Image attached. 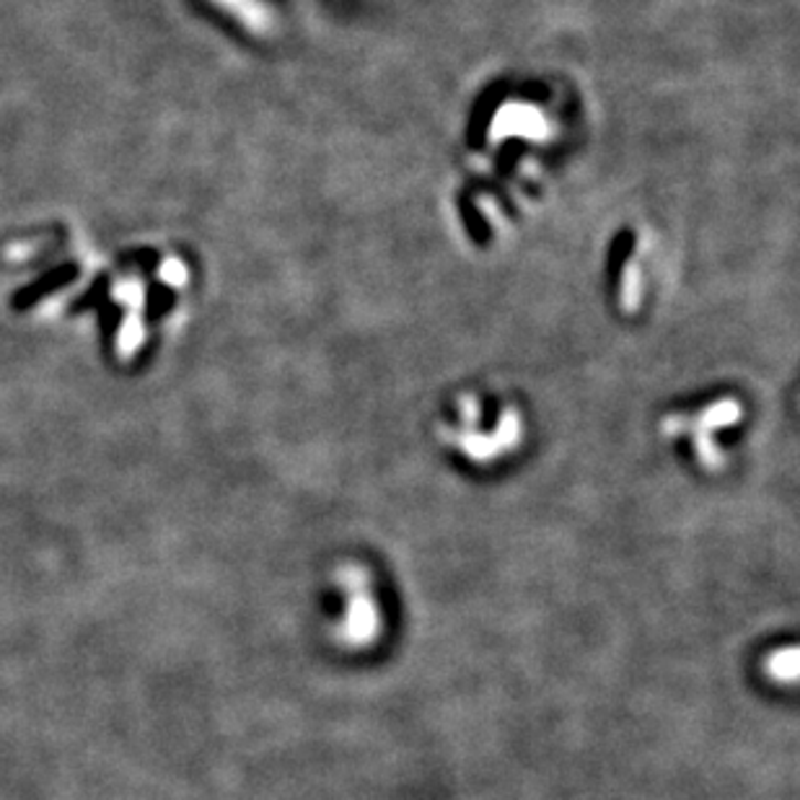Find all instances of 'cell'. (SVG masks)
Listing matches in <instances>:
<instances>
[{"instance_id":"cell-1","label":"cell","mask_w":800,"mask_h":800,"mask_svg":"<svg viewBox=\"0 0 800 800\" xmlns=\"http://www.w3.org/2000/svg\"><path fill=\"white\" fill-rule=\"evenodd\" d=\"M334 583L342 594V617L334 627V638L350 650L369 648L381 632V609L369 570L361 565H342L334 573Z\"/></svg>"},{"instance_id":"cell-2","label":"cell","mask_w":800,"mask_h":800,"mask_svg":"<svg viewBox=\"0 0 800 800\" xmlns=\"http://www.w3.org/2000/svg\"><path fill=\"white\" fill-rule=\"evenodd\" d=\"M81 278V265L78 262H57L55 267H47V270L36 275L34 280H29L21 286L17 294H13L9 298V306L11 311L17 313H26L36 309V306L47 301V298H52L55 294H60V290L71 288L73 282H76Z\"/></svg>"},{"instance_id":"cell-3","label":"cell","mask_w":800,"mask_h":800,"mask_svg":"<svg viewBox=\"0 0 800 800\" xmlns=\"http://www.w3.org/2000/svg\"><path fill=\"white\" fill-rule=\"evenodd\" d=\"M109 294H111V275L99 273L92 282H88V288L84 290V294H78L68 303V317H81V313L99 311L102 306L107 303Z\"/></svg>"},{"instance_id":"cell-4","label":"cell","mask_w":800,"mask_h":800,"mask_svg":"<svg viewBox=\"0 0 800 800\" xmlns=\"http://www.w3.org/2000/svg\"><path fill=\"white\" fill-rule=\"evenodd\" d=\"M179 301L177 288H171L169 282H151L146 290V324H161L163 319L174 311Z\"/></svg>"},{"instance_id":"cell-5","label":"cell","mask_w":800,"mask_h":800,"mask_svg":"<svg viewBox=\"0 0 800 800\" xmlns=\"http://www.w3.org/2000/svg\"><path fill=\"white\" fill-rule=\"evenodd\" d=\"M125 321V306L122 303H104L99 309V327H102V345L107 353H111L115 342L119 338V329Z\"/></svg>"},{"instance_id":"cell-6","label":"cell","mask_w":800,"mask_h":800,"mask_svg":"<svg viewBox=\"0 0 800 800\" xmlns=\"http://www.w3.org/2000/svg\"><path fill=\"white\" fill-rule=\"evenodd\" d=\"M159 265H161V254L156 249H148V246H143V249H138V252L125 254L122 257V267H127V270H136L138 275H151Z\"/></svg>"}]
</instances>
